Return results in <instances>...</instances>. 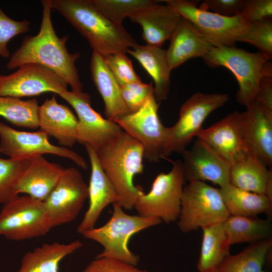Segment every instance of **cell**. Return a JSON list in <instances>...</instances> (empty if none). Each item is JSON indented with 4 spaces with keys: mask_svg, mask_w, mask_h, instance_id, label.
<instances>
[{
    "mask_svg": "<svg viewBox=\"0 0 272 272\" xmlns=\"http://www.w3.org/2000/svg\"><path fill=\"white\" fill-rule=\"evenodd\" d=\"M42 16L39 33L24 37L20 46L11 56L7 64L9 70L19 67L27 63L44 65L54 72L72 88L83 91L76 61L81 53H70L66 47V35L59 37L53 28L51 18V0L41 1Z\"/></svg>",
    "mask_w": 272,
    "mask_h": 272,
    "instance_id": "cell-1",
    "label": "cell"
},
{
    "mask_svg": "<svg viewBox=\"0 0 272 272\" xmlns=\"http://www.w3.org/2000/svg\"><path fill=\"white\" fill-rule=\"evenodd\" d=\"M51 7L86 38L93 51L104 58L126 53L138 44L123 26L106 18L91 0H51Z\"/></svg>",
    "mask_w": 272,
    "mask_h": 272,
    "instance_id": "cell-2",
    "label": "cell"
},
{
    "mask_svg": "<svg viewBox=\"0 0 272 272\" xmlns=\"http://www.w3.org/2000/svg\"><path fill=\"white\" fill-rule=\"evenodd\" d=\"M96 152L99 164L114 186L118 203L126 210L145 192L135 186L133 178L143 172L144 151L142 145L124 131Z\"/></svg>",
    "mask_w": 272,
    "mask_h": 272,
    "instance_id": "cell-3",
    "label": "cell"
},
{
    "mask_svg": "<svg viewBox=\"0 0 272 272\" xmlns=\"http://www.w3.org/2000/svg\"><path fill=\"white\" fill-rule=\"evenodd\" d=\"M203 58L208 66L225 67L233 74L239 86L237 101L245 107L255 100L261 78L272 77L271 62L260 52H249L235 46H213Z\"/></svg>",
    "mask_w": 272,
    "mask_h": 272,
    "instance_id": "cell-4",
    "label": "cell"
},
{
    "mask_svg": "<svg viewBox=\"0 0 272 272\" xmlns=\"http://www.w3.org/2000/svg\"><path fill=\"white\" fill-rule=\"evenodd\" d=\"M112 205V216L105 224L82 235L103 246V251L96 257L112 258L136 266L140 257L128 248L129 239L140 231L160 224L162 221L155 217L130 215L124 212L118 202Z\"/></svg>",
    "mask_w": 272,
    "mask_h": 272,
    "instance_id": "cell-5",
    "label": "cell"
},
{
    "mask_svg": "<svg viewBox=\"0 0 272 272\" xmlns=\"http://www.w3.org/2000/svg\"><path fill=\"white\" fill-rule=\"evenodd\" d=\"M229 215L219 188L199 181L189 182L184 186L177 220L182 232L222 223Z\"/></svg>",
    "mask_w": 272,
    "mask_h": 272,
    "instance_id": "cell-6",
    "label": "cell"
},
{
    "mask_svg": "<svg viewBox=\"0 0 272 272\" xmlns=\"http://www.w3.org/2000/svg\"><path fill=\"white\" fill-rule=\"evenodd\" d=\"M171 162L170 171L160 173L154 179L150 191L136 201L133 209L139 216L157 218L166 224L178 220L185 179L182 161Z\"/></svg>",
    "mask_w": 272,
    "mask_h": 272,
    "instance_id": "cell-7",
    "label": "cell"
},
{
    "mask_svg": "<svg viewBox=\"0 0 272 272\" xmlns=\"http://www.w3.org/2000/svg\"><path fill=\"white\" fill-rule=\"evenodd\" d=\"M164 1L181 17L189 21L214 46H234L250 27V23L245 21L240 15L232 17L221 16L200 8L195 1Z\"/></svg>",
    "mask_w": 272,
    "mask_h": 272,
    "instance_id": "cell-8",
    "label": "cell"
},
{
    "mask_svg": "<svg viewBox=\"0 0 272 272\" xmlns=\"http://www.w3.org/2000/svg\"><path fill=\"white\" fill-rule=\"evenodd\" d=\"M52 228L43 201L17 196L0 212V235L15 241L46 235Z\"/></svg>",
    "mask_w": 272,
    "mask_h": 272,
    "instance_id": "cell-9",
    "label": "cell"
},
{
    "mask_svg": "<svg viewBox=\"0 0 272 272\" xmlns=\"http://www.w3.org/2000/svg\"><path fill=\"white\" fill-rule=\"evenodd\" d=\"M229 99L227 94L201 92H196L187 99L180 108L177 121L167 127L165 159L173 153L182 154L202 128V125L209 115Z\"/></svg>",
    "mask_w": 272,
    "mask_h": 272,
    "instance_id": "cell-10",
    "label": "cell"
},
{
    "mask_svg": "<svg viewBox=\"0 0 272 272\" xmlns=\"http://www.w3.org/2000/svg\"><path fill=\"white\" fill-rule=\"evenodd\" d=\"M158 107L153 89L139 110L114 121L140 143L144 158L150 162L165 159L168 127L164 126L159 118Z\"/></svg>",
    "mask_w": 272,
    "mask_h": 272,
    "instance_id": "cell-11",
    "label": "cell"
},
{
    "mask_svg": "<svg viewBox=\"0 0 272 272\" xmlns=\"http://www.w3.org/2000/svg\"><path fill=\"white\" fill-rule=\"evenodd\" d=\"M88 198V185L74 167L65 168L57 185L43 201L52 228L73 221Z\"/></svg>",
    "mask_w": 272,
    "mask_h": 272,
    "instance_id": "cell-12",
    "label": "cell"
},
{
    "mask_svg": "<svg viewBox=\"0 0 272 272\" xmlns=\"http://www.w3.org/2000/svg\"><path fill=\"white\" fill-rule=\"evenodd\" d=\"M59 96L73 107L77 114V142L80 144H88L97 151L123 131L116 123L104 118L92 108L89 94L65 90Z\"/></svg>",
    "mask_w": 272,
    "mask_h": 272,
    "instance_id": "cell-13",
    "label": "cell"
},
{
    "mask_svg": "<svg viewBox=\"0 0 272 272\" xmlns=\"http://www.w3.org/2000/svg\"><path fill=\"white\" fill-rule=\"evenodd\" d=\"M0 152L12 158H28L44 154L55 155L73 161L86 169L84 159L75 151L51 144L49 136L43 131H22L13 129L0 121Z\"/></svg>",
    "mask_w": 272,
    "mask_h": 272,
    "instance_id": "cell-14",
    "label": "cell"
},
{
    "mask_svg": "<svg viewBox=\"0 0 272 272\" xmlns=\"http://www.w3.org/2000/svg\"><path fill=\"white\" fill-rule=\"evenodd\" d=\"M67 83L51 69L36 63L21 65L14 73L0 75V96L21 98L53 92L59 95Z\"/></svg>",
    "mask_w": 272,
    "mask_h": 272,
    "instance_id": "cell-15",
    "label": "cell"
},
{
    "mask_svg": "<svg viewBox=\"0 0 272 272\" xmlns=\"http://www.w3.org/2000/svg\"><path fill=\"white\" fill-rule=\"evenodd\" d=\"M230 164L249 154L244 140L242 113L234 111L196 134Z\"/></svg>",
    "mask_w": 272,
    "mask_h": 272,
    "instance_id": "cell-16",
    "label": "cell"
},
{
    "mask_svg": "<svg viewBox=\"0 0 272 272\" xmlns=\"http://www.w3.org/2000/svg\"><path fill=\"white\" fill-rule=\"evenodd\" d=\"M182 155L185 181H209L220 188L230 183L231 164L201 141L197 139Z\"/></svg>",
    "mask_w": 272,
    "mask_h": 272,
    "instance_id": "cell-17",
    "label": "cell"
},
{
    "mask_svg": "<svg viewBox=\"0 0 272 272\" xmlns=\"http://www.w3.org/2000/svg\"><path fill=\"white\" fill-rule=\"evenodd\" d=\"M242 121L249 154L271 169L272 110L254 101L242 112Z\"/></svg>",
    "mask_w": 272,
    "mask_h": 272,
    "instance_id": "cell-18",
    "label": "cell"
},
{
    "mask_svg": "<svg viewBox=\"0 0 272 272\" xmlns=\"http://www.w3.org/2000/svg\"><path fill=\"white\" fill-rule=\"evenodd\" d=\"M84 146L89 157L91 172L88 185L89 208L77 229L81 234L94 228L107 206L119 202L117 192L101 168L96 151L88 144Z\"/></svg>",
    "mask_w": 272,
    "mask_h": 272,
    "instance_id": "cell-19",
    "label": "cell"
},
{
    "mask_svg": "<svg viewBox=\"0 0 272 272\" xmlns=\"http://www.w3.org/2000/svg\"><path fill=\"white\" fill-rule=\"evenodd\" d=\"M38 127L54 138L63 147H72L77 142L78 120L66 106L58 103L55 95L39 106Z\"/></svg>",
    "mask_w": 272,
    "mask_h": 272,
    "instance_id": "cell-20",
    "label": "cell"
},
{
    "mask_svg": "<svg viewBox=\"0 0 272 272\" xmlns=\"http://www.w3.org/2000/svg\"><path fill=\"white\" fill-rule=\"evenodd\" d=\"M65 168L42 155L32 157L16 187L17 194L25 193L44 201L57 185Z\"/></svg>",
    "mask_w": 272,
    "mask_h": 272,
    "instance_id": "cell-21",
    "label": "cell"
},
{
    "mask_svg": "<svg viewBox=\"0 0 272 272\" xmlns=\"http://www.w3.org/2000/svg\"><path fill=\"white\" fill-rule=\"evenodd\" d=\"M181 18L167 5L157 3L129 18L141 26L142 38L147 45L161 47L170 38Z\"/></svg>",
    "mask_w": 272,
    "mask_h": 272,
    "instance_id": "cell-22",
    "label": "cell"
},
{
    "mask_svg": "<svg viewBox=\"0 0 272 272\" xmlns=\"http://www.w3.org/2000/svg\"><path fill=\"white\" fill-rule=\"evenodd\" d=\"M169 40L166 53L171 71L191 58H203L214 46L189 21L182 17Z\"/></svg>",
    "mask_w": 272,
    "mask_h": 272,
    "instance_id": "cell-23",
    "label": "cell"
},
{
    "mask_svg": "<svg viewBox=\"0 0 272 272\" xmlns=\"http://www.w3.org/2000/svg\"><path fill=\"white\" fill-rule=\"evenodd\" d=\"M92 80L101 95L106 119L115 121L131 113L122 99L120 86L108 67L104 58L93 51L90 61Z\"/></svg>",
    "mask_w": 272,
    "mask_h": 272,
    "instance_id": "cell-24",
    "label": "cell"
},
{
    "mask_svg": "<svg viewBox=\"0 0 272 272\" xmlns=\"http://www.w3.org/2000/svg\"><path fill=\"white\" fill-rule=\"evenodd\" d=\"M230 182L240 189L272 199V171L248 154L231 164Z\"/></svg>",
    "mask_w": 272,
    "mask_h": 272,
    "instance_id": "cell-25",
    "label": "cell"
},
{
    "mask_svg": "<svg viewBox=\"0 0 272 272\" xmlns=\"http://www.w3.org/2000/svg\"><path fill=\"white\" fill-rule=\"evenodd\" d=\"M151 76L154 83V94L157 102L167 99L170 85V70L166 50L160 47L137 44L127 49Z\"/></svg>",
    "mask_w": 272,
    "mask_h": 272,
    "instance_id": "cell-26",
    "label": "cell"
},
{
    "mask_svg": "<svg viewBox=\"0 0 272 272\" xmlns=\"http://www.w3.org/2000/svg\"><path fill=\"white\" fill-rule=\"evenodd\" d=\"M82 246L79 240L68 244L44 243L24 255L18 272H59L61 260Z\"/></svg>",
    "mask_w": 272,
    "mask_h": 272,
    "instance_id": "cell-27",
    "label": "cell"
},
{
    "mask_svg": "<svg viewBox=\"0 0 272 272\" xmlns=\"http://www.w3.org/2000/svg\"><path fill=\"white\" fill-rule=\"evenodd\" d=\"M219 190L230 215L257 217L264 214L271 219L272 199L267 196L240 189L230 183Z\"/></svg>",
    "mask_w": 272,
    "mask_h": 272,
    "instance_id": "cell-28",
    "label": "cell"
},
{
    "mask_svg": "<svg viewBox=\"0 0 272 272\" xmlns=\"http://www.w3.org/2000/svg\"><path fill=\"white\" fill-rule=\"evenodd\" d=\"M223 225L230 245L272 238L271 220L230 215Z\"/></svg>",
    "mask_w": 272,
    "mask_h": 272,
    "instance_id": "cell-29",
    "label": "cell"
},
{
    "mask_svg": "<svg viewBox=\"0 0 272 272\" xmlns=\"http://www.w3.org/2000/svg\"><path fill=\"white\" fill-rule=\"evenodd\" d=\"M202 241L197 263L199 271L217 269L229 255L230 244L223 223L201 228Z\"/></svg>",
    "mask_w": 272,
    "mask_h": 272,
    "instance_id": "cell-30",
    "label": "cell"
},
{
    "mask_svg": "<svg viewBox=\"0 0 272 272\" xmlns=\"http://www.w3.org/2000/svg\"><path fill=\"white\" fill-rule=\"evenodd\" d=\"M271 248L272 238L250 244L240 253L229 255L217 269L222 272H268L263 266Z\"/></svg>",
    "mask_w": 272,
    "mask_h": 272,
    "instance_id": "cell-31",
    "label": "cell"
},
{
    "mask_svg": "<svg viewBox=\"0 0 272 272\" xmlns=\"http://www.w3.org/2000/svg\"><path fill=\"white\" fill-rule=\"evenodd\" d=\"M39 107L36 99L23 100L0 96V116L18 126L32 129L38 127Z\"/></svg>",
    "mask_w": 272,
    "mask_h": 272,
    "instance_id": "cell-32",
    "label": "cell"
},
{
    "mask_svg": "<svg viewBox=\"0 0 272 272\" xmlns=\"http://www.w3.org/2000/svg\"><path fill=\"white\" fill-rule=\"evenodd\" d=\"M31 158H0V203L4 205L18 196L16 187Z\"/></svg>",
    "mask_w": 272,
    "mask_h": 272,
    "instance_id": "cell-33",
    "label": "cell"
},
{
    "mask_svg": "<svg viewBox=\"0 0 272 272\" xmlns=\"http://www.w3.org/2000/svg\"><path fill=\"white\" fill-rule=\"evenodd\" d=\"M96 8L114 24L123 26L126 17L160 2L153 0H91Z\"/></svg>",
    "mask_w": 272,
    "mask_h": 272,
    "instance_id": "cell-34",
    "label": "cell"
},
{
    "mask_svg": "<svg viewBox=\"0 0 272 272\" xmlns=\"http://www.w3.org/2000/svg\"><path fill=\"white\" fill-rule=\"evenodd\" d=\"M238 41L253 45L269 60L272 58V20L265 19L250 23L248 31Z\"/></svg>",
    "mask_w": 272,
    "mask_h": 272,
    "instance_id": "cell-35",
    "label": "cell"
},
{
    "mask_svg": "<svg viewBox=\"0 0 272 272\" xmlns=\"http://www.w3.org/2000/svg\"><path fill=\"white\" fill-rule=\"evenodd\" d=\"M112 74L120 86L141 82L126 53H117L104 58Z\"/></svg>",
    "mask_w": 272,
    "mask_h": 272,
    "instance_id": "cell-36",
    "label": "cell"
},
{
    "mask_svg": "<svg viewBox=\"0 0 272 272\" xmlns=\"http://www.w3.org/2000/svg\"><path fill=\"white\" fill-rule=\"evenodd\" d=\"M29 26V21L14 20L7 16L0 7V56H10L8 42L15 36L27 32Z\"/></svg>",
    "mask_w": 272,
    "mask_h": 272,
    "instance_id": "cell-37",
    "label": "cell"
},
{
    "mask_svg": "<svg viewBox=\"0 0 272 272\" xmlns=\"http://www.w3.org/2000/svg\"><path fill=\"white\" fill-rule=\"evenodd\" d=\"M123 101L131 112L139 110L144 104L149 94L153 90V83L142 81L120 86Z\"/></svg>",
    "mask_w": 272,
    "mask_h": 272,
    "instance_id": "cell-38",
    "label": "cell"
},
{
    "mask_svg": "<svg viewBox=\"0 0 272 272\" xmlns=\"http://www.w3.org/2000/svg\"><path fill=\"white\" fill-rule=\"evenodd\" d=\"M239 15L249 23L271 19L272 1L243 0Z\"/></svg>",
    "mask_w": 272,
    "mask_h": 272,
    "instance_id": "cell-39",
    "label": "cell"
},
{
    "mask_svg": "<svg viewBox=\"0 0 272 272\" xmlns=\"http://www.w3.org/2000/svg\"><path fill=\"white\" fill-rule=\"evenodd\" d=\"M81 272H155L142 270L136 266L106 257H96Z\"/></svg>",
    "mask_w": 272,
    "mask_h": 272,
    "instance_id": "cell-40",
    "label": "cell"
},
{
    "mask_svg": "<svg viewBox=\"0 0 272 272\" xmlns=\"http://www.w3.org/2000/svg\"><path fill=\"white\" fill-rule=\"evenodd\" d=\"M243 0H205L200 8L221 16L232 17L239 15Z\"/></svg>",
    "mask_w": 272,
    "mask_h": 272,
    "instance_id": "cell-41",
    "label": "cell"
},
{
    "mask_svg": "<svg viewBox=\"0 0 272 272\" xmlns=\"http://www.w3.org/2000/svg\"><path fill=\"white\" fill-rule=\"evenodd\" d=\"M254 101L272 110V77L261 78Z\"/></svg>",
    "mask_w": 272,
    "mask_h": 272,
    "instance_id": "cell-42",
    "label": "cell"
},
{
    "mask_svg": "<svg viewBox=\"0 0 272 272\" xmlns=\"http://www.w3.org/2000/svg\"><path fill=\"white\" fill-rule=\"evenodd\" d=\"M199 272H200V271H199ZM201 272H222V271H219L217 269H216L210 270H207L205 271H201Z\"/></svg>",
    "mask_w": 272,
    "mask_h": 272,
    "instance_id": "cell-43",
    "label": "cell"
}]
</instances>
